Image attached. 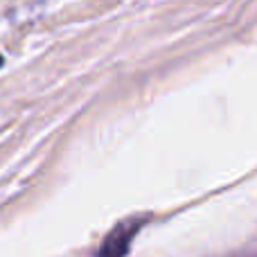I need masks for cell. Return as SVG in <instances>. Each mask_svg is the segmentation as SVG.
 <instances>
[{
    "instance_id": "6da1fadb",
    "label": "cell",
    "mask_w": 257,
    "mask_h": 257,
    "mask_svg": "<svg viewBox=\"0 0 257 257\" xmlns=\"http://www.w3.org/2000/svg\"><path fill=\"white\" fill-rule=\"evenodd\" d=\"M0 66H3V57H0Z\"/></svg>"
}]
</instances>
